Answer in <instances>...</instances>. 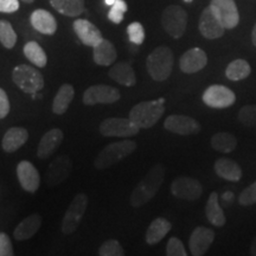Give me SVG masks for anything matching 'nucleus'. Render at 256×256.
Listing matches in <instances>:
<instances>
[{"label":"nucleus","instance_id":"nucleus-25","mask_svg":"<svg viewBox=\"0 0 256 256\" xmlns=\"http://www.w3.org/2000/svg\"><path fill=\"white\" fill-rule=\"evenodd\" d=\"M215 172L220 178L229 182H238L242 178V168L229 158H220L215 162Z\"/></svg>","mask_w":256,"mask_h":256},{"label":"nucleus","instance_id":"nucleus-7","mask_svg":"<svg viewBox=\"0 0 256 256\" xmlns=\"http://www.w3.org/2000/svg\"><path fill=\"white\" fill-rule=\"evenodd\" d=\"M88 206V198L84 194H78L74 198L68 209L66 211V215L62 220V232L66 235L75 232L78 230L81 220L84 216L86 210Z\"/></svg>","mask_w":256,"mask_h":256},{"label":"nucleus","instance_id":"nucleus-36","mask_svg":"<svg viewBox=\"0 0 256 256\" xmlns=\"http://www.w3.org/2000/svg\"><path fill=\"white\" fill-rule=\"evenodd\" d=\"M240 122L247 127H256V104H248L242 107L238 115Z\"/></svg>","mask_w":256,"mask_h":256},{"label":"nucleus","instance_id":"nucleus-30","mask_svg":"<svg viewBox=\"0 0 256 256\" xmlns=\"http://www.w3.org/2000/svg\"><path fill=\"white\" fill-rule=\"evenodd\" d=\"M51 6L60 14L78 17L84 11V0H49Z\"/></svg>","mask_w":256,"mask_h":256},{"label":"nucleus","instance_id":"nucleus-29","mask_svg":"<svg viewBox=\"0 0 256 256\" xmlns=\"http://www.w3.org/2000/svg\"><path fill=\"white\" fill-rule=\"evenodd\" d=\"M206 218L209 220V222L211 224H214V226H223L224 223H226V216H224L222 208L220 206L218 194H217V192H211L209 200L206 202Z\"/></svg>","mask_w":256,"mask_h":256},{"label":"nucleus","instance_id":"nucleus-41","mask_svg":"<svg viewBox=\"0 0 256 256\" xmlns=\"http://www.w3.org/2000/svg\"><path fill=\"white\" fill-rule=\"evenodd\" d=\"M14 254L11 240L6 234H0V256H12Z\"/></svg>","mask_w":256,"mask_h":256},{"label":"nucleus","instance_id":"nucleus-3","mask_svg":"<svg viewBox=\"0 0 256 256\" xmlns=\"http://www.w3.org/2000/svg\"><path fill=\"white\" fill-rule=\"evenodd\" d=\"M147 72L154 81H165L174 68V52L168 46H158L147 57Z\"/></svg>","mask_w":256,"mask_h":256},{"label":"nucleus","instance_id":"nucleus-8","mask_svg":"<svg viewBox=\"0 0 256 256\" xmlns=\"http://www.w3.org/2000/svg\"><path fill=\"white\" fill-rule=\"evenodd\" d=\"M140 128L128 118H110L102 121L100 124V132L104 136L128 138L139 133Z\"/></svg>","mask_w":256,"mask_h":256},{"label":"nucleus","instance_id":"nucleus-20","mask_svg":"<svg viewBox=\"0 0 256 256\" xmlns=\"http://www.w3.org/2000/svg\"><path fill=\"white\" fill-rule=\"evenodd\" d=\"M63 138V132L58 130V128H54V130H50L49 132L44 134L37 148L38 158H49V156L58 148L60 144H62Z\"/></svg>","mask_w":256,"mask_h":256},{"label":"nucleus","instance_id":"nucleus-16","mask_svg":"<svg viewBox=\"0 0 256 256\" xmlns=\"http://www.w3.org/2000/svg\"><path fill=\"white\" fill-rule=\"evenodd\" d=\"M200 31L203 34V37L208 40H217V38L222 37L226 28L223 26L222 23L218 20L210 6L203 10L200 18Z\"/></svg>","mask_w":256,"mask_h":256},{"label":"nucleus","instance_id":"nucleus-14","mask_svg":"<svg viewBox=\"0 0 256 256\" xmlns=\"http://www.w3.org/2000/svg\"><path fill=\"white\" fill-rule=\"evenodd\" d=\"M164 127L168 132L179 136H192L200 130V122L186 115H170L165 120Z\"/></svg>","mask_w":256,"mask_h":256},{"label":"nucleus","instance_id":"nucleus-27","mask_svg":"<svg viewBox=\"0 0 256 256\" xmlns=\"http://www.w3.org/2000/svg\"><path fill=\"white\" fill-rule=\"evenodd\" d=\"M170 230H171V223L168 220L162 218V217L156 218L147 229L146 242L148 244H156L168 235Z\"/></svg>","mask_w":256,"mask_h":256},{"label":"nucleus","instance_id":"nucleus-47","mask_svg":"<svg viewBox=\"0 0 256 256\" xmlns=\"http://www.w3.org/2000/svg\"><path fill=\"white\" fill-rule=\"evenodd\" d=\"M115 2V0H104V4L108 6H112Z\"/></svg>","mask_w":256,"mask_h":256},{"label":"nucleus","instance_id":"nucleus-15","mask_svg":"<svg viewBox=\"0 0 256 256\" xmlns=\"http://www.w3.org/2000/svg\"><path fill=\"white\" fill-rule=\"evenodd\" d=\"M215 240L214 230L206 226H198L192 232L190 240H188V247L194 256H202L209 250L210 246Z\"/></svg>","mask_w":256,"mask_h":256},{"label":"nucleus","instance_id":"nucleus-23","mask_svg":"<svg viewBox=\"0 0 256 256\" xmlns=\"http://www.w3.org/2000/svg\"><path fill=\"white\" fill-rule=\"evenodd\" d=\"M42 217L38 214L30 215L26 218H24L20 223L16 226L14 236L17 241H25L30 240L32 236L36 235L38 229L40 228Z\"/></svg>","mask_w":256,"mask_h":256},{"label":"nucleus","instance_id":"nucleus-12","mask_svg":"<svg viewBox=\"0 0 256 256\" xmlns=\"http://www.w3.org/2000/svg\"><path fill=\"white\" fill-rule=\"evenodd\" d=\"M171 192L174 197L185 200H196L202 196L203 188L197 179L179 177L171 184Z\"/></svg>","mask_w":256,"mask_h":256},{"label":"nucleus","instance_id":"nucleus-26","mask_svg":"<svg viewBox=\"0 0 256 256\" xmlns=\"http://www.w3.org/2000/svg\"><path fill=\"white\" fill-rule=\"evenodd\" d=\"M110 78L124 87H133L136 83V72L128 63L120 62L113 66L108 72Z\"/></svg>","mask_w":256,"mask_h":256},{"label":"nucleus","instance_id":"nucleus-40","mask_svg":"<svg viewBox=\"0 0 256 256\" xmlns=\"http://www.w3.org/2000/svg\"><path fill=\"white\" fill-rule=\"evenodd\" d=\"M238 203L243 206L256 204V182L241 192V194L238 196Z\"/></svg>","mask_w":256,"mask_h":256},{"label":"nucleus","instance_id":"nucleus-10","mask_svg":"<svg viewBox=\"0 0 256 256\" xmlns=\"http://www.w3.org/2000/svg\"><path fill=\"white\" fill-rule=\"evenodd\" d=\"M236 101V96L232 90L220 84L210 86L203 92V102L211 108L223 110L232 106Z\"/></svg>","mask_w":256,"mask_h":256},{"label":"nucleus","instance_id":"nucleus-42","mask_svg":"<svg viewBox=\"0 0 256 256\" xmlns=\"http://www.w3.org/2000/svg\"><path fill=\"white\" fill-rule=\"evenodd\" d=\"M18 8L19 0H0V12L2 14H14Z\"/></svg>","mask_w":256,"mask_h":256},{"label":"nucleus","instance_id":"nucleus-46","mask_svg":"<svg viewBox=\"0 0 256 256\" xmlns=\"http://www.w3.org/2000/svg\"><path fill=\"white\" fill-rule=\"evenodd\" d=\"M252 42L256 46V24L254 25V28H252Z\"/></svg>","mask_w":256,"mask_h":256},{"label":"nucleus","instance_id":"nucleus-2","mask_svg":"<svg viewBox=\"0 0 256 256\" xmlns=\"http://www.w3.org/2000/svg\"><path fill=\"white\" fill-rule=\"evenodd\" d=\"M164 98L156 101H144L134 106L130 112V119L139 128H151L158 122L165 112Z\"/></svg>","mask_w":256,"mask_h":256},{"label":"nucleus","instance_id":"nucleus-48","mask_svg":"<svg viewBox=\"0 0 256 256\" xmlns=\"http://www.w3.org/2000/svg\"><path fill=\"white\" fill-rule=\"evenodd\" d=\"M22 2H26V4H31V2H34V0H22Z\"/></svg>","mask_w":256,"mask_h":256},{"label":"nucleus","instance_id":"nucleus-34","mask_svg":"<svg viewBox=\"0 0 256 256\" xmlns=\"http://www.w3.org/2000/svg\"><path fill=\"white\" fill-rule=\"evenodd\" d=\"M0 43L6 49H12L17 43V34L8 20H0Z\"/></svg>","mask_w":256,"mask_h":256},{"label":"nucleus","instance_id":"nucleus-44","mask_svg":"<svg viewBox=\"0 0 256 256\" xmlns=\"http://www.w3.org/2000/svg\"><path fill=\"white\" fill-rule=\"evenodd\" d=\"M222 200L224 202H226V203H230V202L234 200V194L232 192H226L222 196Z\"/></svg>","mask_w":256,"mask_h":256},{"label":"nucleus","instance_id":"nucleus-49","mask_svg":"<svg viewBox=\"0 0 256 256\" xmlns=\"http://www.w3.org/2000/svg\"><path fill=\"white\" fill-rule=\"evenodd\" d=\"M185 2H192V0H184Z\"/></svg>","mask_w":256,"mask_h":256},{"label":"nucleus","instance_id":"nucleus-43","mask_svg":"<svg viewBox=\"0 0 256 256\" xmlns=\"http://www.w3.org/2000/svg\"><path fill=\"white\" fill-rule=\"evenodd\" d=\"M10 113V101L4 89L0 88V119H4Z\"/></svg>","mask_w":256,"mask_h":256},{"label":"nucleus","instance_id":"nucleus-24","mask_svg":"<svg viewBox=\"0 0 256 256\" xmlns=\"http://www.w3.org/2000/svg\"><path fill=\"white\" fill-rule=\"evenodd\" d=\"M116 50L110 40H102L100 43L92 48V58L98 66H108L116 60Z\"/></svg>","mask_w":256,"mask_h":256},{"label":"nucleus","instance_id":"nucleus-22","mask_svg":"<svg viewBox=\"0 0 256 256\" xmlns=\"http://www.w3.org/2000/svg\"><path fill=\"white\" fill-rule=\"evenodd\" d=\"M28 139V130L23 127H12L5 133L2 138V150L8 153L16 152L20 148Z\"/></svg>","mask_w":256,"mask_h":256},{"label":"nucleus","instance_id":"nucleus-5","mask_svg":"<svg viewBox=\"0 0 256 256\" xmlns=\"http://www.w3.org/2000/svg\"><path fill=\"white\" fill-rule=\"evenodd\" d=\"M14 84L28 94H34L44 87V78L42 74L28 64L17 66L12 72Z\"/></svg>","mask_w":256,"mask_h":256},{"label":"nucleus","instance_id":"nucleus-6","mask_svg":"<svg viewBox=\"0 0 256 256\" xmlns=\"http://www.w3.org/2000/svg\"><path fill=\"white\" fill-rule=\"evenodd\" d=\"M162 24L164 30L171 37L180 38L186 30L188 14L183 8L171 5L166 8L162 16Z\"/></svg>","mask_w":256,"mask_h":256},{"label":"nucleus","instance_id":"nucleus-18","mask_svg":"<svg viewBox=\"0 0 256 256\" xmlns=\"http://www.w3.org/2000/svg\"><path fill=\"white\" fill-rule=\"evenodd\" d=\"M208 56L200 48H192L183 54L179 60V68L185 74H194L206 68Z\"/></svg>","mask_w":256,"mask_h":256},{"label":"nucleus","instance_id":"nucleus-1","mask_svg":"<svg viewBox=\"0 0 256 256\" xmlns=\"http://www.w3.org/2000/svg\"><path fill=\"white\" fill-rule=\"evenodd\" d=\"M165 178V168L162 165H154L147 172L139 184L136 185L130 196V204L134 208H139L148 203L158 194L160 186Z\"/></svg>","mask_w":256,"mask_h":256},{"label":"nucleus","instance_id":"nucleus-9","mask_svg":"<svg viewBox=\"0 0 256 256\" xmlns=\"http://www.w3.org/2000/svg\"><path fill=\"white\" fill-rule=\"evenodd\" d=\"M209 6L226 30L238 26L240 14L234 0H211Z\"/></svg>","mask_w":256,"mask_h":256},{"label":"nucleus","instance_id":"nucleus-17","mask_svg":"<svg viewBox=\"0 0 256 256\" xmlns=\"http://www.w3.org/2000/svg\"><path fill=\"white\" fill-rule=\"evenodd\" d=\"M17 177L25 191L36 192L40 185V176L38 170L30 162L23 160L17 166Z\"/></svg>","mask_w":256,"mask_h":256},{"label":"nucleus","instance_id":"nucleus-19","mask_svg":"<svg viewBox=\"0 0 256 256\" xmlns=\"http://www.w3.org/2000/svg\"><path fill=\"white\" fill-rule=\"evenodd\" d=\"M74 31L84 46L94 48L104 40L101 31L87 19H76L74 22Z\"/></svg>","mask_w":256,"mask_h":256},{"label":"nucleus","instance_id":"nucleus-32","mask_svg":"<svg viewBox=\"0 0 256 256\" xmlns=\"http://www.w3.org/2000/svg\"><path fill=\"white\" fill-rule=\"evenodd\" d=\"M211 146L220 153H230L238 146V139L230 133L220 132L211 138Z\"/></svg>","mask_w":256,"mask_h":256},{"label":"nucleus","instance_id":"nucleus-28","mask_svg":"<svg viewBox=\"0 0 256 256\" xmlns=\"http://www.w3.org/2000/svg\"><path fill=\"white\" fill-rule=\"evenodd\" d=\"M74 95H75V90H74V87L72 84L66 83V84L60 86L52 102L54 113L58 115L66 113L68 110L70 104H72Z\"/></svg>","mask_w":256,"mask_h":256},{"label":"nucleus","instance_id":"nucleus-37","mask_svg":"<svg viewBox=\"0 0 256 256\" xmlns=\"http://www.w3.org/2000/svg\"><path fill=\"white\" fill-rule=\"evenodd\" d=\"M98 254L101 256H124V250L119 241H116V240H108L100 247Z\"/></svg>","mask_w":256,"mask_h":256},{"label":"nucleus","instance_id":"nucleus-39","mask_svg":"<svg viewBox=\"0 0 256 256\" xmlns=\"http://www.w3.org/2000/svg\"><path fill=\"white\" fill-rule=\"evenodd\" d=\"M166 255L168 256H186L188 252L185 250L183 242L177 238H171L166 246Z\"/></svg>","mask_w":256,"mask_h":256},{"label":"nucleus","instance_id":"nucleus-21","mask_svg":"<svg viewBox=\"0 0 256 256\" xmlns=\"http://www.w3.org/2000/svg\"><path fill=\"white\" fill-rule=\"evenodd\" d=\"M30 22L34 30L44 34H54L57 30L56 19L46 10H36L32 12Z\"/></svg>","mask_w":256,"mask_h":256},{"label":"nucleus","instance_id":"nucleus-38","mask_svg":"<svg viewBox=\"0 0 256 256\" xmlns=\"http://www.w3.org/2000/svg\"><path fill=\"white\" fill-rule=\"evenodd\" d=\"M127 34L130 40L136 44V46H140L145 40V30H144V26L139 22H134V23L128 25Z\"/></svg>","mask_w":256,"mask_h":256},{"label":"nucleus","instance_id":"nucleus-33","mask_svg":"<svg viewBox=\"0 0 256 256\" xmlns=\"http://www.w3.org/2000/svg\"><path fill=\"white\" fill-rule=\"evenodd\" d=\"M23 51L25 57L38 68H44L46 66L48 58L46 51L36 42H28L25 44Z\"/></svg>","mask_w":256,"mask_h":256},{"label":"nucleus","instance_id":"nucleus-35","mask_svg":"<svg viewBox=\"0 0 256 256\" xmlns=\"http://www.w3.org/2000/svg\"><path fill=\"white\" fill-rule=\"evenodd\" d=\"M128 6L124 0H115L108 12V19L114 24H120L124 20V16L127 12Z\"/></svg>","mask_w":256,"mask_h":256},{"label":"nucleus","instance_id":"nucleus-13","mask_svg":"<svg viewBox=\"0 0 256 256\" xmlns=\"http://www.w3.org/2000/svg\"><path fill=\"white\" fill-rule=\"evenodd\" d=\"M72 162L68 156H60L49 165L46 171V184L57 186L66 180L72 174Z\"/></svg>","mask_w":256,"mask_h":256},{"label":"nucleus","instance_id":"nucleus-11","mask_svg":"<svg viewBox=\"0 0 256 256\" xmlns=\"http://www.w3.org/2000/svg\"><path fill=\"white\" fill-rule=\"evenodd\" d=\"M120 100V92L116 88L106 84H95L89 87L83 94L84 104H110Z\"/></svg>","mask_w":256,"mask_h":256},{"label":"nucleus","instance_id":"nucleus-45","mask_svg":"<svg viewBox=\"0 0 256 256\" xmlns=\"http://www.w3.org/2000/svg\"><path fill=\"white\" fill-rule=\"evenodd\" d=\"M250 255L256 256V238H254V241L252 242V246H250Z\"/></svg>","mask_w":256,"mask_h":256},{"label":"nucleus","instance_id":"nucleus-31","mask_svg":"<svg viewBox=\"0 0 256 256\" xmlns=\"http://www.w3.org/2000/svg\"><path fill=\"white\" fill-rule=\"evenodd\" d=\"M252 68L246 60H235L226 69V76L230 81H242L250 75Z\"/></svg>","mask_w":256,"mask_h":256},{"label":"nucleus","instance_id":"nucleus-4","mask_svg":"<svg viewBox=\"0 0 256 256\" xmlns=\"http://www.w3.org/2000/svg\"><path fill=\"white\" fill-rule=\"evenodd\" d=\"M136 148V142L133 140H122L115 142L104 147L96 156L94 166L98 170L108 168L124 160Z\"/></svg>","mask_w":256,"mask_h":256}]
</instances>
